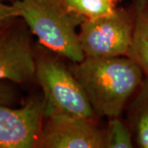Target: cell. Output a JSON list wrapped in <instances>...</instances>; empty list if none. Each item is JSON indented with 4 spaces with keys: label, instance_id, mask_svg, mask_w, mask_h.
<instances>
[{
    "label": "cell",
    "instance_id": "9",
    "mask_svg": "<svg viewBox=\"0 0 148 148\" xmlns=\"http://www.w3.org/2000/svg\"><path fill=\"white\" fill-rule=\"evenodd\" d=\"M147 0H135L134 30L130 52L132 58L148 77V5Z\"/></svg>",
    "mask_w": 148,
    "mask_h": 148
},
{
    "label": "cell",
    "instance_id": "5",
    "mask_svg": "<svg viewBox=\"0 0 148 148\" xmlns=\"http://www.w3.org/2000/svg\"><path fill=\"white\" fill-rule=\"evenodd\" d=\"M36 147L105 148V131L96 119L53 115L44 119Z\"/></svg>",
    "mask_w": 148,
    "mask_h": 148
},
{
    "label": "cell",
    "instance_id": "13",
    "mask_svg": "<svg viewBox=\"0 0 148 148\" xmlns=\"http://www.w3.org/2000/svg\"><path fill=\"white\" fill-rule=\"evenodd\" d=\"M16 1H20V0H0V2L3 3V2H11L12 3H14V2H16Z\"/></svg>",
    "mask_w": 148,
    "mask_h": 148
},
{
    "label": "cell",
    "instance_id": "6",
    "mask_svg": "<svg viewBox=\"0 0 148 148\" xmlns=\"http://www.w3.org/2000/svg\"><path fill=\"white\" fill-rule=\"evenodd\" d=\"M17 19L0 29V81L21 84L36 78V55L30 29Z\"/></svg>",
    "mask_w": 148,
    "mask_h": 148
},
{
    "label": "cell",
    "instance_id": "11",
    "mask_svg": "<svg viewBox=\"0 0 148 148\" xmlns=\"http://www.w3.org/2000/svg\"><path fill=\"white\" fill-rule=\"evenodd\" d=\"M134 142L127 124L119 117L109 119L105 131V148H132Z\"/></svg>",
    "mask_w": 148,
    "mask_h": 148
},
{
    "label": "cell",
    "instance_id": "15",
    "mask_svg": "<svg viewBox=\"0 0 148 148\" xmlns=\"http://www.w3.org/2000/svg\"><path fill=\"white\" fill-rule=\"evenodd\" d=\"M114 1H116V0H114Z\"/></svg>",
    "mask_w": 148,
    "mask_h": 148
},
{
    "label": "cell",
    "instance_id": "1",
    "mask_svg": "<svg viewBox=\"0 0 148 148\" xmlns=\"http://www.w3.org/2000/svg\"><path fill=\"white\" fill-rule=\"evenodd\" d=\"M97 116L119 117L145 78L129 56L85 58L71 69Z\"/></svg>",
    "mask_w": 148,
    "mask_h": 148
},
{
    "label": "cell",
    "instance_id": "7",
    "mask_svg": "<svg viewBox=\"0 0 148 148\" xmlns=\"http://www.w3.org/2000/svg\"><path fill=\"white\" fill-rule=\"evenodd\" d=\"M43 95L28 99L20 108L0 104V148H33L44 122Z\"/></svg>",
    "mask_w": 148,
    "mask_h": 148
},
{
    "label": "cell",
    "instance_id": "3",
    "mask_svg": "<svg viewBox=\"0 0 148 148\" xmlns=\"http://www.w3.org/2000/svg\"><path fill=\"white\" fill-rule=\"evenodd\" d=\"M36 78L43 91L44 119L53 115L98 117L72 70L59 60L46 55L36 57Z\"/></svg>",
    "mask_w": 148,
    "mask_h": 148
},
{
    "label": "cell",
    "instance_id": "10",
    "mask_svg": "<svg viewBox=\"0 0 148 148\" xmlns=\"http://www.w3.org/2000/svg\"><path fill=\"white\" fill-rule=\"evenodd\" d=\"M69 10L85 20H93L112 14L116 10L114 0H64Z\"/></svg>",
    "mask_w": 148,
    "mask_h": 148
},
{
    "label": "cell",
    "instance_id": "4",
    "mask_svg": "<svg viewBox=\"0 0 148 148\" xmlns=\"http://www.w3.org/2000/svg\"><path fill=\"white\" fill-rule=\"evenodd\" d=\"M78 31L85 58L128 56L134 30V8H116L112 14L83 20Z\"/></svg>",
    "mask_w": 148,
    "mask_h": 148
},
{
    "label": "cell",
    "instance_id": "12",
    "mask_svg": "<svg viewBox=\"0 0 148 148\" xmlns=\"http://www.w3.org/2000/svg\"><path fill=\"white\" fill-rule=\"evenodd\" d=\"M18 18L15 8L12 5H7L0 2V29L9 25Z\"/></svg>",
    "mask_w": 148,
    "mask_h": 148
},
{
    "label": "cell",
    "instance_id": "8",
    "mask_svg": "<svg viewBox=\"0 0 148 148\" xmlns=\"http://www.w3.org/2000/svg\"><path fill=\"white\" fill-rule=\"evenodd\" d=\"M127 106V124L134 145L148 148V77H145Z\"/></svg>",
    "mask_w": 148,
    "mask_h": 148
},
{
    "label": "cell",
    "instance_id": "2",
    "mask_svg": "<svg viewBox=\"0 0 148 148\" xmlns=\"http://www.w3.org/2000/svg\"><path fill=\"white\" fill-rule=\"evenodd\" d=\"M12 5L45 47L74 64L84 59L77 27L85 19L69 10L64 0H20Z\"/></svg>",
    "mask_w": 148,
    "mask_h": 148
},
{
    "label": "cell",
    "instance_id": "14",
    "mask_svg": "<svg viewBox=\"0 0 148 148\" xmlns=\"http://www.w3.org/2000/svg\"><path fill=\"white\" fill-rule=\"evenodd\" d=\"M147 5H148V0H147Z\"/></svg>",
    "mask_w": 148,
    "mask_h": 148
}]
</instances>
